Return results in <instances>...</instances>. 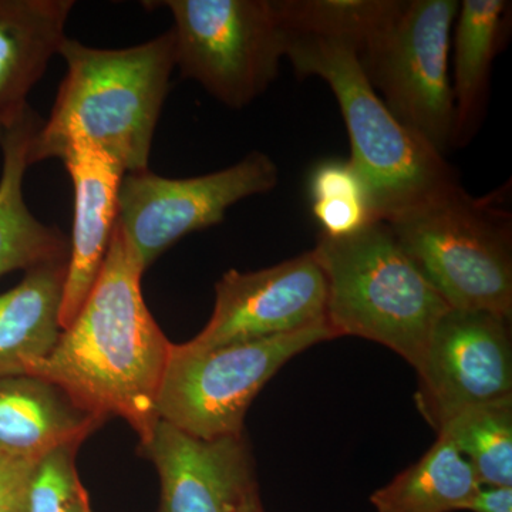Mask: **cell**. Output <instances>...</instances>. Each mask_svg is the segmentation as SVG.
I'll return each mask as SVG.
<instances>
[{
  "mask_svg": "<svg viewBox=\"0 0 512 512\" xmlns=\"http://www.w3.org/2000/svg\"><path fill=\"white\" fill-rule=\"evenodd\" d=\"M237 512H266L264 504H262L261 495H259L258 487L245 497V500L239 505Z\"/></svg>",
  "mask_w": 512,
  "mask_h": 512,
  "instance_id": "484cf974",
  "label": "cell"
},
{
  "mask_svg": "<svg viewBox=\"0 0 512 512\" xmlns=\"http://www.w3.org/2000/svg\"><path fill=\"white\" fill-rule=\"evenodd\" d=\"M326 323V281L312 251L281 264L239 272L215 285V306L188 348L207 350L286 335Z\"/></svg>",
  "mask_w": 512,
  "mask_h": 512,
  "instance_id": "8fae6325",
  "label": "cell"
},
{
  "mask_svg": "<svg viewBox=\"0 0 512 512\" xmlns=\"http://www.w3.org/2000/svg\"><path fill=\"white\" fill-rule=\"evenodd\" d=\"M464 511L512 512V487L480 485Z\"/></svg>",
  "mask_w": 512,
  "mask_h": 512,
  "instance_id": "d4e9b609",
  "label": "cell"
},
{
  "mask_svg": "<svg viewBox=\"0 0 512 512\" xmlns=\"http://www.w3.org/2000/svg\"><path fill=\"white\" fill-rule=\"evenodd\" d=\"M326 281V325L336 338L386 346L416 369L450 309L394 237L373 220L346 237L319 234L312 249Z\"/></svg>",
  "mask_w": 512,
  "mask_h": 512,
  "instance_id": "277c9868",
  "label": "cell"
},
{
  "mask_svg": "<svg viewBox=\"0 0 512 512\" xmlns=\"http://www.w3.org/2000/svg\"><path fill=\"white\" fill-rule=\"evenodd\" d=\"M74 191L72 241L69 244L60 325L66 329L92 291L117 224L121 180L126 171L96 148L74 144L60 157Z\"/></svg>",
  "mask_w": 512,
  "mask_h": 512,
  "instance_id": "4fadbf2b",
  "label": "cell"
},
{
  "mask_svg": "<svg viewBox=\"0 0 512 512\" xmlns=\"http://www.w3.org/2000/svg\"><path fill=\"white\" fill-rule=\"evenodd\" d=\"M73 0H0V131L30 110V90L66 39Z\"/></svg>",
  "mask_w": 512,
  "mask_h": 512,
  "instance_id": "5bb4252c",
  "label": "cell"
},
{
  "mask_svg": "<svg viewBox=\"0 0 512 512\" xmlns=\"http://www.w3.org/2000/svg\"><path fill=\"white\" fill-rule=\"evenodd\" d=\"M103 420L59 386L33 375L0 377V451L39 460L67 444H82Z\"/></svg>",
  "mask_w": 512,
  "mask_h": 512,
  "instance_id": "9a60e30c",
  "label": "cell"
},
{
  "mask_svg": "<svg viewBox=\"0 0 512 512\" xmlns=\"http://www.w3.org/2000/svg\"><path fill=\"white\" fill-rule=\"evenodd\" d=\"M505 316L450 308L431 332L419 366L417 409L440 430L458 413L512 396V339Z\"/></svg>",
  "mask_w": 512,
  "mask_h": 512,
  "instance_id": "30bf717a",
  "label": "cell"
},
{
  "mask_svg": "<svg viewBox=\"0 0 512 512\" xmlns=\"http://www.w3.org/2000/svg\"><path fill=\"white\" fill-rule=\"evenodd\" d=\"M67 261L33 266L19 285L0 295V377L26 375L55 349L63 332Z\"/></svg>",
  "mask_w": 512,
  "mask_h": 512,
  "instance_id": "e0dca14e",
  "label": "cell"
},
{
  "mask_svg": "<svg viewBox=\"0 0 512 512\" xmlns=\"http://www.w3.org/2000/svg\"><path fill=\"white\" fill-rule=\"evenodd\" d=\"M143 274L116 224L82 309L50 355L26 373L56 384L103 421L126 420L140 443L160 421L157 394L173 345L148 311Z\"/></svg>",
  "mask_w": 512,
  "mask_h": 512,
  "instance_id": "6da1fadb",
  "label": "cell"
},
{
  "mask_svg": "<svg viewBox=\"0 0 512 512\" xmlns=\"http://www.w3.org/2000/svg\"><path fill=\"white\" fill-rule=\"evenodd\" d=\"M437 434L453 441L481 485L512 487V396L458 413Z\"/></svg>",
  "mask_w": 512,
  "mask_h": 512,
  "instance_id": "44dd1931",
  "label": "cell"
},
{
  "mask_svg": "<svg viewBox=\"0 0 512 512\" xmlns=\"http://www.w3.org/2000/svg\"><path fill=\"white\" fill-rule=\"evenodd\" d=\"M511 3L463 0L454 23L453 147L471 141L483 123L494 60L503 49Z\"/></svg>",
  "mask_w": 512,
  "mask_h": 512,
  "instance_id": "ac0fdd59",
  "label": "cell"
},
{
  "mask_svg": "<svg viewBox=\"0 0 512 512\" xmlns=\"http://www.w3.org/2000/svg\"><path fill=\"white\" fill-rule=\"evenodd\" d=\"M335 339L328 325L221 348L171 345L157 394L158 419L201 440L242 436L249 406L293 357Z\"/></svg>",
  "mask_w": 512,
  "mask_h": 512,
  "instance_id": "8992f818",
  "label": "cell"
},
{
  "mask_svg": "<svg viewBox=\"0 0 512 512\" xmlns=\"http://www.w3.org/2000/svg\"><path fill=\"white\" fill-rule=\"evenodd\" d=\"M278 181V165L261 151L200 177L167 178L150 170L126 173L120 184L117 227L146 271L181 238L221 224L232 205L274 190Z\"/></svg>",
  "mask_w": 512,
  "mask_h": 512,
  "instance_id": "9c48e42d",
  "label": "cell"
},
{
  "mask_svg": "<svg viewBox=\"0 0 512 512\" xmlns=\"http://www.w3.org/2000/svg\"><path fill=\"white\" fill-rule=\"evenodd\" d=\"M498 192L463 185L387 220L394 237L450 308L512 315V220Z\"/></svg>",
  "mask_w": 512,
  "mask_h": 512,
  "instance_id": "5b68a950",
  "label": "cell"
},
{
  "mask_svg": "<svg viewBox=\"0 0 512 512\" xmlns=\"http://www.w3.org/2000/svg\"><path fill=\"white\" fill-rule=\"evenodd\" d=\"M37 460L0 451V512H22L26 488Z\"/></svg>",
  "mask_w": 512,
  "mask_h": 512,
  "instance_id": "cb8c5ba5",
  "label": "cell"
},
{
  "mask_svg": "<svg viewBox=\"0 0 512 512\" xmlns=\"http://www.w3.org/2000/svg\"><path fill=\"white\" fill-rule=\"evenodd\" d=\"M403 0H275L291 36L318 37L355 50L359 60L392 28Z\"/></svg>",
  "mask_w": 512,
  "mask_h": 512,
  "instance_id": "ffe728a7",
  "label": "cell"
},
{
  "mask_svg": "<svg viewBox=\"0 0 512 512\" xmlns=\"http://www.w3.org/2000/svg\"><path fill=\"white\" fill-rule=\"evenodd\" d=\"M79 447L80 444H67L37 460L22 512H92L74 463Z\"/></svg>",
  "mask_w": 512,
  "mask_h": 512,
  "instance_id": "7402d4cb",
  "label": "cell"
},
{
  "mask_svg": "<svg viewBox=\"0 0 512 512\" xmlns=\"http://www.w3.org/2000/svg\"><path fill=\"white\" fill-rule=\"evenodd\" d=\"M311 197L312 201L357 198L367 202L362 180L349 161H326L318 165L311 177Z\"/></svg>",
  "mask_w": 512,
  "mask_h": 512,
  "instance_id": "603a6c76",
  "label": "cell"
},
{
  "mask_svg": "<svg viewBox=\"0 0 512 512\" xmlns=\"http://www.w3.org/2000/svg\"><path fill=\"white\" fill-rule=\"evenodd\" d=\"M460 2L409 0L362 60L367 79L403 126L446 157L453 147L451 33Z\"/></svg>",
  "mask_w": 512,
  "mask_h": 512,
  "instance_id": "ba28073f",
  "label": "cell"
},
{
  "mask_svg": "<svg viewBox=\"0 0 512 512\" xmlns=\"http://www.w3.org/2000/svg\"><path fill=\"white\" fill-rule=\"evenodd\" d=\"M59 55L66 77L49 120L30 144V165L83 144L113 158L126 173L148 170L175 67L171 29L126 49H99L66 37Z\"/></svg>",
  "mask_w": 512,
  "mask_h": 512,
  "instance_id": "7a4b0ae2",
  "label": "cell"
},
{
  "mask_svg": "<svg viewBox=\"0 0 512 512\" xmlns=\"http://www.w3.org/2000/svg\"><path fill=\"white\" fill-rule=\"evenodd\" d=\"M174 26L175 67L229 109L266 92L286 59L289 33L275 0H164Z\"/></svg>",
  "mask_w": 512,
  "mask_h": 512,
  "instance_id": "52a82bcc",
  "label": "cell"
},
{
  "mask_svg": "<svg viewBox=\"0 0 512 512\" xmlns=\"http://www.w3.org/2000/svg\"><path fill=\"white\" fill-rule=\"evenodd\" d=\"M286 59L299 76L319 77L335 94L352 148L349 163L375 220H390L461 184L446 157L387 109L352 47L289 35Z\"/></svg>",
  "mask_w": 512,
  "mask_h": 512,
  "instance_id": "3957f363",
  "label": "cell"
},
{
  "mask_svg": "<svg viewBox=\"0 0 512 512\" xmlns=\"http://www.w3.org/2000/svg\"><path fill=\"white\" fill-rule=\"evenodd\" d=\"M141 451L160 477L158 512H237L258 487L244 434L201 440L160 420Z\"/></svg>",
  "mask_w": 512,
  "mask_h": 512,
  "instance_id": "7c38bea8",
  "label": "cell"
},
{
  "mask_svg": "<svg viewBox=\"0 0 512 512\" xmlns=\"http://www.w3.org/2000/svg\"><path fill=\"white\" fill-rule=\"evenodd\" d=\"M480 485L453 441L437 434L427 453L370 495V503L377 512L464 511Z\"/></svg>",
  "mask_w": 512,
  "mask_h": 512,
  "instance_id": "d6986e66",
  "label": "cell"
},
{
  "mask_svg": "<svg viewBox=\"0 0 512 512\" xmlns=\"http://www.w3.org/2000/svg\"><path fill=\"white\" fill-rule=\"evenodd\" d=\"M40 124L42 120L30 109L15 126L0 131V276L69 259L67 238L37 220L23 195L30 144Z\"/></svg>",
  "mask_w": 512,
  "mask_h": 512,
  "instance_id": "2e32d148",
  "label": "cell"
}]
</instances>
